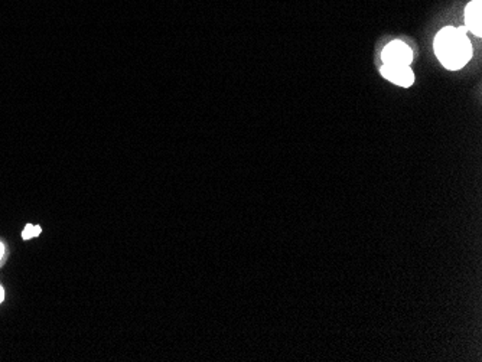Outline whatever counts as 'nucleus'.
Returning <instances> with one entry per match:
<instances>
[{
	"mask_svg": "<svg viewBox=\"0 0 482 362\" xmlns=\"http://www.w3.org/2000/svg\"><path fill=\"white\" fill-rule=\"evenodd\" d=\"M381 75L390 83L400 87H410L414 83V74L410 67H392L383 66L380 68Z\"/></svg>",
	"mask_w": 482,
	"mask_h": 362,
	"instance_id": "3",
	"label": "nucleus"
},
{
	"mask_svg": "<svg viewBox=\"0 0 482 362\" xmlns=\"http://www.w3.org/2000/svg\"><path fill=\"white\" fill-rule=\"evenodd\" d=\"M413 59V52L408 43L403 41H393L384 46L381 51L383 66L392 67H409Z\"/></svg>",
	"mask_w": 482,
	"mask_h": 362,
	"instance_id": "2",
	"label": "nucleus"
},
{
	"mask_svg": "<svg viewBox=\"0 0 482 362\" xmlns=\"http://www.w3.org/2000/svg\"><path fill=\"white\" fill-rule=\"evenodd\" d=\"M39 234H41V227L39 225L28 224L25 227V230L22 231V239L23 240H30V239H34V237H38Z\"/></svg>",
	"mask_w": 482,
	"mask_h": 362,
	"instance_id": "5",
	"label": "nucleus"
},
{
	"mask_svg": "<svg viewBox=\"0 0 482 362\" xmlns=\"http://www.w3.org/2000/svg\"><path fill=\"white\" fill-rule=\"evenodd\" d=\"M3 299H5V290L2 286H0V303L3 302Z\"/></svg>",
	"mask_w": 482,
	"mask_h": 362,
	"instance_id": "6",
	"label": "nucleus"
},
{
	"mask_svg": "<svg viewBox=\"0 0 482 362\" xmlns=\"http://www.w3.org/2000/svg\"><path fill=\"white\" fill-rule=\"evenodd\" d=\"M465 23L475 37L482 35V0H472L466 5Z\"/></svg>",
	"mask_w": 482,
	"mask_h": 362,
	"instance_id": "4",
	"label": "nucleus"
},
{
	"mask_svg": "<svg viewBox=\"0 0 482 362\" xmlns=\"http://www.w3.org/2000/svg\"><path fill=\"white\" fill-rule=\"evenodd\" d=\"M3 254H5V247L2 243H0V260L3 259Z\"/></svg>",
	"mask_w": 482,
	"mask_h": 362,
	"instance_id": "7",
	"label": "nucleus"
},
{
	"mask_svg": "<svg viewBox=\"0 0 482 362\" xmlns=\"http://www.w3.org/2000/svg\"><path fill=\"white\" fill-rule=\"evenodd\" d=\"M434 54L441 64L450 70L458 71L468 64L472 58V45L465 30L459 28L446 26L434 38Z\"/></svg>",
	"mask_w": 482,
	"mask_h": 362,
	"instance_id": "1",
	"label": "nucleus"
}]
</instances>
